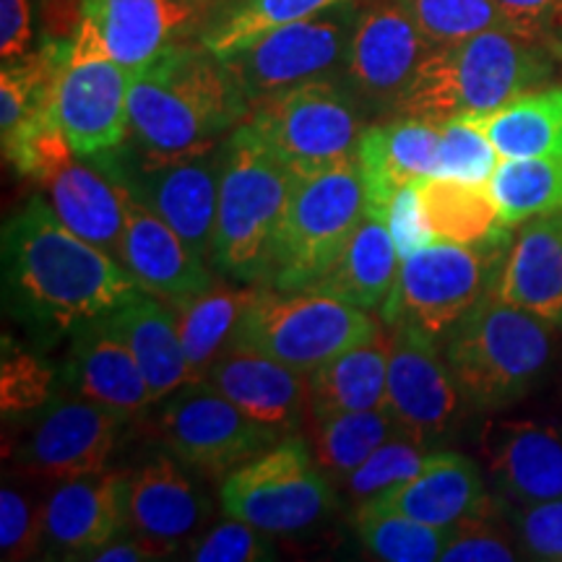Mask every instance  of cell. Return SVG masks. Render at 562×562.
Segmentation results:
<instances>
[{
  "label": "cell",
  "instance_id": "51",
  "mask_svg": "<svg viewBox=\"0 0 562 562\" xmlns=\"http://www.w3.org/2000/svg\"><path fill=\"white\" fill-rule=\"evenodd\" d=\"M193 3H201V5H209V9H211V5H216V3H222V0H193Z\"/></svg>",
  "mask_w": 562,
  "mask_h": 562
},
{
  "label": "cell",
  "instance_id": "22",
  "mask_svg": "<svg viewBox=\"0 0 562 562\" xmlns=\"http://www.w3.org/2000/svg\"><path fill=\"white\" fill-rule=\"evenodd\" d=\"M63 385L68 396L100 404L128 422L157 404L128 344L102 318L74 328Z\"/></svg>",
  "mask_w": 562,
  "mask_h": 562
},
{
  "label": "cell",
  "instance_id": "46",
  "mask_svg": "<svg viewBox=\"0 0 562 562\" xmlns=\"http://www.w3.org/2000/svg\"><path fill=\"white\" fill-rule=\"evenodd\" d=\"M513 537L526 558L562 560V497L529 505H508Z\"/></svg>",
  "mask_w": 562,
  "mask_h": 562
},
{
  "label": "cell",
  "instance_id": "39",
  "mask_svg": "<svg viewBox=\"0 0 562 562\" xmlns=\"http://www.w3.org/2000/svg\"><path fill=\"white\" fill-rule=\"evenodd\" d=\"M396 3L409 13L430 45H448L490 30L508 32L495 0H396Z\"/></svg>",
  "mask_w": 562,
  "mask_h": 562
},
{
  "label": "cell",
  "instance_id": "27",
  "mask_svg": "<svg viewBox=\"0 0 562 562\" xmlns=\"http://www.w3.org/2000/svg\"><path fill=\"white\" fill-rule=\"evenodd\" d=\"M495 294L562 328V211L521 224L505 252Z\"/></svg>",
  "mask_w": 562,
  "mask_h": 562
},
{
  "label": "cell",
  "instance_id": "7",
  "mask_svg": "<svg viewBox=\"0 0 562 562\" xmlns=\"http://www.w3.org/2000/svg\"><path fill=\"white\" fill-rule=\"evenodd\" d=\"M248 123L294 175L355 161L368 112L339 76H323L250 104Z\"/></svg>",
  "mask_w": 562,
  "mask_h": 562
},
{
  "label": "cell",
  "instance_id": "28",
  "mask_svg": "<svg viewBox=\"0 0 562 562\" xmlns=\"http://www.w3.org/2000/svg\"><path fill=\"white\" fill-rule=\"evenodd\" d=\"M37 186L68 229L121 261L125 191L108 172L91 159L74 154L47 172Z\"/></svg>",
  "mask_w": 562,
  "mask_h": 562
},
{
  "label": "cell",
  "instance_id": "9",
  "mask_svg": "<svg viewBox=\"0 0 562 562\" xmlns=\"http://www.w3.org/2000/svg\"><path fill=\"white\" fill-rule=\"evenodd\" d=\"M510 240L482 245L432 240L412 252L402 261L396 284L378 311L381 321L385 326L412 323L442 339L463 315L495 292Z\"/></svg>",
  "mask_w": 562,
  "mask_h": 562
},
{
  "label": "cell",
  "instance_id": "20",
  "mask_svg": "<svg viewBox=\"0 0 562 562\" xmlns=\"http://www.w3.org/2000/svg\"><path fill=\"white\" fill-rule=\"evenodd\" d=\"M480 451L495 495L508 505L562 497V427L539 419L492 422Z\"/></svg>",
  "mask_w": 562,
  "mask_h": 562
},
{
  "label": "cell",
  "instance_id": "32",
  "mask_svg": "<svg viewBox=\"0 0 562 562\" xmlns=\"http://www.w3.org/2000/svg\"><path fill=\"white\" fill-rule=\"evenodd\" d=\"M261 286L263 284H211L201 292L170 300L175 318H178L182 349L195 372V381H206L211 364L229 349L232 336Z\"/></svg>",
  "mask_w": 562,
  "mask_h": 562
},
{
  "label": "cell",
  "instance_id": "10",
  "mask_svg": "<svg viewBox=\"0 0 562 562\" xmlns=\"http://www.w3.org/2000/svg\"><path fill=\"white\" fill-rule=\"evenodd\" d=\"M222 508L271 537L297 533L336 508L334 480L315 461L311 440L286 435L222 482Z\"/></svg>",
  "mask_w": 562,
  "mask_h": 562
},
{
  "label": "cell",
  "instance_id": "16",
  "mask_svg": "<svg viewBox=\"0 0 562 562\" xmlns=\"http://www.w3.org/2000/svg\"><path fill=\"white\" fill-rule=\"evenodd\" d=\"M13 448V463L32 480L63 482L102 472L128 419L79 396H53L34 412Z\"/></svg>",
  "mask_w": 562,
  "mask_h": 562
},
{
  "label": "cell",
  "instance_id": "36",
  "mask_svg": "<svg viewBox=\"0 0 562 562\" xmlns=\"http://www.w3.org/2000/svg\"><path fill=\"white\" fill-rule=\"evenodd\" d=\"M396 432V419L389 406L307 419V438H311L315 461L331 480H347Z\"/></svg>",
  "mask_w": 562,
  "mask_h": 562
},
{
  "label": "cell",
  "instance_id": "23",
  "mask_svg": "<svg viewBox=\"0 0 562 562\" xmlns=\"http://www.w3.org/2000/svg\"><path fill=\"white\" fill-rule=\"evenodd\" d=\"M121 263L140 290L165 300L186 297L214 284L206 261H201L170 224L131 193H125Z\"/></svg>",
  "mask_w": 562,
  "mask_h": 562
},
{
  "label": "cell",
  "instance_id": "35",
  "mask_svg": "<svg viewBox=\"0 0 562 562\" xmlns=\"http://www.w3.org/2000/svg\"><path fill=\"white\" fill-rule=\"evenodd\" d=\"M357 0H222L211 5L199 42L220 60H229L256 40L311 19L315 13Z\"/></svg>",
  "mask_w": 562,
  "mask_h": 562
},
{
  "label": "cell",
  "instance_id": "41",
  "mask_svg": "<svg viewBox=\"0 0 562 562\" xmlns=\"http://www.w3.org/2000/svg\"><path fill=\"white\" fill-rule=\"evenodd\" d=\"M432 451L425 442L414 440L412 435L396 432L370 456L362 467H357L347 480H344V492L349 501L357 505L383 495L396 484L412 480L419 472L422 463Z\"/></svg>",
  "mask_w": 562,
  "mask_h": 562
},
{
  "label": "cell",
  "instance_id": "13",
  "mask_svg": "<svg viewBox=\"0 0 562 562\" xmlns=\"http://www.w3.org/2000/svg\"><path fill=\"white\" fill-rule=\"evenodd\" d=\"M360 3H341L256 40L224 66L250 104L297 83L339 76Z\"/></svg>",
  "mask_w": 562,
  "mask_h": 562
},
{
  "label": "cell",
  "instance_id": "43",
  "mask_svg": "<svg viewBox=\"0 0 562 562\" xmlns=\"http://www.w3.org/2000/svg\"><path fill=\"white\" fill-rule=\"evenodd\" d=\"M55 372L47 362L3 339V364H0V412L5 419L26 417L40 412L50 398Z\"/></svg>",
  "mask_w": 562,
  "mask_h": 562
},
{
  "label": "cell",
  "instance_id": "3",
  "mask_svg": "<svg viewBox=\"0 0 562 562\" xmlns=\"http://www.w3.org/2000/svg\"><path fill=\"white\" fill-rule=\"evenodd\" d=\"M554 58L558 55L539 42L505 30L432 45L393 117L446 125L497 110L524 91L550 81Z\"/></svg>",
  "mask_w": 562,
  "mask_h": 562
},
{
  "label": "cell",
  "instance_id": "30",
  "mask_svg": "<svg viewBox=\"0 0 562 562\" xmlns=\"http://www.w3.org/2000/svg\"><path fill=\"white\" fill-rule=\"evenodd\" d=\"M402 256L393 243L385 216L378 211H364V220L336 261L307 286L305 292L331 294L336 300L362 307V311H381L383 302L396 284Z\"/></svg>",
  "mask_w": 562,
  "mask_h": 562
},
{
  "label": "cell",
  "instance_id": "17",
  "mask_svg": "<svg viewBox=\"0 0 562 562\" xmlns=\"http://www.w3.org/2000/svg\"><path fill=\"white\" fill-rule=\"evenodd\" d=\"M131 81V70L108 53L70 47L55 79L50 112L79 157H100L128 140Z\"/></svg>",
  "mask_w": 562,
  "mask_h": 562
},
{
  "label": "cell",
  "instance_id": "15",
  "mask_svg": "<svg viewBox=\"0 0 562 562\" xmlns=\"http://www.w3.org/2000/svg\"><path fill=\"white\" fill-rule=\"evenodd\" d=\"M389 391L385 406L398 432L427 448L440 446L459 430L463 402L442 347L412 323L389 326Z\"/></svg>",
  "mask_w": 562,
  "mask_h": 562
},
{
  "label": "cell",
  "instance_id": "1",
  "mask_svg": "<svg viewBox=\"0 0 562 562\" xmlns=\"http://www.w3.org/2000/svg\"><path fill=\"white\" fill-rule=\"evenodd\" d=\"M140 286L121 261L34 199L3 227L5 311L50 334L74 331L136 297Z\"/></svg>",
  "mask_w": 562,
  "mask_h": 562
},
{
  "label": "cell",
  "instance_id": "48",
  "mask_svg": "<svg viewBox=\"0 0 562 562\" xmlns=\"http://www.w3.org/2000/svg\"><path fill=\"white\" fill-rule=\"evenodd\" d=\"M385 224H389L402 261L435 240L430 224L425 220V211H422L417 182L398 188L389 206H385Z\"/></svg>",
  "mask_w": 562,
  "mask_h": 562
},
{
  "label": "cell",
  "instance_id": "21",
  "mask_svg": "<svg viewBox=\"0 0 562 562\" xmlns=\"http://www.w3.org/2000/svg\"><path fill=\"white\" fill-rule=\"evenodd\" d=\"M206 381L258 425L286 438L311 419V375L250 349H227Z\"/></svg>",
  "mask_w": 562,
  "mask_h": 562
},
{
  "label": "cell",
  "instance_id": "8",
  "mask_svg": "<svg viewBox=\"0 0 562 562\" xmlns=\"http://www.w3.org/2000/svg\"><path fill=\"white\" fill-rule=\"evenodd\" d=\"M378 334L381 328L368 311L331 294L261 286L232 336L229 349L258 351L311 375L336 355Z\"/></svg>",
  "mask_w": 562,
  "mask_h": 562
},
{
  "label": "cell",
  "instance_id": "26",
  "mask_svg": "<svg viewBox=\"0 0 562 562\" xmlns=\"http://www.w3.org/2000/svg\"><path fill=\"white\" fill-rule=\"evenodd\" d=\"M440 151V125L414 121V117H391L370 123L357 149L368 209L385 216L398 188L435 178Z\"/></svg>",
  "mask_w": 562,
  "mask_h": 562
},
{
  "label": "cell",
  "instance_id": "31",
  "mask_svg": "<svg viewBox=\"0 0 562 562\" xmlns=\"http://www.w3.org/2000/svg\"><path fill=\"white\" fill-rule=\"evenodd\" d=\"M389 391V339L357 344L311 372V417L368 412L385 406Z\"/></svg>",
  "mask_w": 562,
  "mask_h": 562
},
{
  "label": "cell",
  "instance_id": "12",
  "mask_svg": "<svg viewBox=\"0 0 562 562\" xmlns=\"http://www.w3.org/2000/svg\"><path fill=\"white\" fill-rule=\"evenodd\" d=\"M157 438L180 463L209 476H227L281 440L209 381H191L161 398Z\"/></svg>",
  "mask_w": 562,
  "mask_h": 562
},
{
  "label": "cell",
  "instance_id": "5",
  "mask_svg": "<svg viewBox=\"0 0 562 562\" xmlns=\"http://www.w3.org/2000/svg\"><path fill=\"white\" fill-rule=\"evenodd\" d=\"M294 175L248 123L224 140L211 266L248 284L269 279L273 240L290 201Z\"/></svg>",
  "mask_w": 562,
  "mask_h": 562
},
{
  "label": "cell",
  "instance_id": "44",
  "mask_svg": "<svg viewBox=\"0 0 562 562\" xmlns=\"http://www.w3.org/2000/svg\"><path fill=\"white\" fill-rule=\"evenodd\" d=\"M271 533H266L248 521L227 516V521L214 524L206 533L188 542V560L195 562H266L277 560L271 544Z\"/></svg>",
  "mask_w": 562,
  "mask_h": 562
},
{
  "label": "cell",
  "instance_id": "14",
  "mask_svg": "<svg viewBox=\"0 0 562 562\" xmlns=\"http://www.w3.org/2000/svg\"><path fill=\"white\" fill-rule=\"evenodd\" d=\"M430 50V42L396 0H362L339 79L368 117H393Z\"/></svg>",
  "mask_w": 562,
  "mask_h": 562
},
{
  "label": "cell",
  "instance_id": "37",
  "mask_svg": "<svg viewBox=\"0 0 562 562\" xmlns=\"http://www.w3.org/2000/svg\"><path fill=\"white\" fill-rule=\"evenodd\" d=\"M490 193L508 227L562 211V154L503 159L490 178Z\"/></svg>",
  "mask_w": 562,
  "mask_h": 562
},
{
  "label": "cell",
  "instance_id": "24",
  "mask_svg": "<svg viewBox=\"0 0 562 562\" xmlns=\"http://www.w3.org/2000/svg\"><path fill=\"white\" fill-rule=\"evenodd\" d=\"M209 513L206 495L182 472L172 453L151 456L128 474L131 529L161 552H175L180 542H191Z\"/></svg>",
  "mask_w": 562,
  "mask_h": 562
},
{
  "label": "cell",
  "instance_id": "33",
  "mask_svg": "<svg viewBox=\"0 0 562 562\" xmlns=\"http://www.w3.org/2000/svg\"><path fill=\"white\" fill-rule=\"evenodd\" d=\"M487 133L503 159L562 154V87H537L497 110L469 117Z\"/></svg>",
  "mask_w": 562,
  "mask_h": 562
},
{
  "label": "cell",
  "instance_id": "38",
  "mask_svg": "<svg viewBox=\"0 0 562 562\" xmlns=\"http://www.w3.org/2000/svg\"><path fill=\"white\" fill-rule=\"evenodd\" d=\"M357 537L364 552L385 562H432L440 560L446 547L448 529L419 524L414 518L396 516V513L357 510L355 513Z\"/></svg>",
  "mask_w": 562,
  "mask_h": 562
},
{
  "label": "cell",
  "instance_id": "18",
  "mask_svg": "<svg viewBox=\"0 0 562 562\" xmlns=\"http://www.w3.org/2000/svg\"><path fill=\"white\" fill-rule=\"evenodd\" d=\"M209 5L193 0H81V21L131 74L172 47L199 40Z\"/></svg>",
  "mask_w": 562,
  "mask_h": 562
},
{
  "label": "cell",
  "instance_id": "40",
  "mask_svg": "<svg viewBox=\"0 0 562 562\" xmlns=\"http://www.w3.org/2000/svg\"><path fill=\"white\" fill-rule=\"evenodd\" d=\"M508 510L505 501L497 495H487L480 508L461 518L448 529L442 562H510L518 560L516 544L505 533Z\"/></svg>",
  "mask_w": 562,
  "mask_h": 562
},
{
  "label": "cell",
  "instance_id": "11",
  "mask_svg": "<svg viewBox=\"0 0 562 562\" xmlns=\"http://www.w3.org/2000/svg\"><path fill=\"white\" fill-rule=\"evenodd\" d=\"M224 144L186 157L138 151L125 140L117 149L91 157L125 193L161 216L201 261L211 263L220 203Z\"/></svg>",
  "mask_w": 562,
  "mask_h": 562
},
{
  "label": "cell",
  "instance_id": "49",
  "mask_svg": "<svg viewBox=\"0 0 562 562\" xmlns=\"http://www.w3.org/2000/svg\"><path fill=\"white\" fill-rule=\"evenodd\" d=\"M32 0H0V58L16 63L34 53Z\"/></svg>",
  "mask_w": 562,
  "mask_h": 562
},
{
  "label": "cell",
  "instance_id": "25",
  "mask_svg": "<svg viewBox=\"0 0 562 562\" xmlns=\"http://www.w3.org/2000/svg\"><path fill=\"white\" fill-rule=\"evenodd\" d=\"M487 501L482 469L469 456L432 451L412 480L357 505V510L396 513L419 524L451 529Z\"/></svg>",
  "mask_w": 562,
  "mask_h": 562
},
{
  "label": "cell",
  "instance_id": "50",
  "mask_svg": "<svg viewBox=\"0 0 562 562\" xmlns=\"http://www.w3.org/2000/svg\"><path fill=\"white\" fill-rule=\"evenodd\" d=\"M165 558V552L159 550L157 544H151L149 539H144L140 533L136 537H125L123 533H117L115 539H110L108 544L97 547V550H91L83 554L81 560H94V562H146V560H159Z\"/></svg>",
  "mask_w": 562,
  "mask_h": 562
},
{
  "label": "cell",
  "instance_id": "34",
  "mask_svg": "<svg viewBox=\"0 0 562 562\" xmlns=\"http://www.w3.org/2000/svg\"><path fill=\"white\" fill-rule=\"evenodd\" d=\"M422 211L435 240L459 245H482L510 240V227L487 186L451 178H427L417 182Z\"/></svg>",
  "mask_w": 562,
  "mask_h": 562
},
{
  "label": "cell",
  "instance_id": "47",
  "mask_svg": "<svg viewBox=\"0 0 562 562\" xmlns=\"http://www.w3.org/2000/svg\"><path fill=\"white\" fill-rule=\"evenodd\" d=\"M508 32L539 42L562 58V0H495Z\"/></svg>",
  "mask_w": 562,
  "mask_h": 562
},
{
  "label": "cell",
  "instance_id": "42",
  "mask_svg": "<svg viewBox=\"0 0 562 562\" xmlns=\"http://www.w3.org/2000/svg\"><path fill=\"white\" fill-rule=\"evenodd\" d=\"M503 157L480 125L469 117L440 125V151L435 178L487 186Z\"/></svg>",
  "mask_w": 562,
  "mask_h": 562
},
{
  "label": "cell",
  "instance_id": "45",
  "mask_svg": "<svg viewBox=\"0 0 562 562\" xmlns=\"http://www.w3.org/2000/svg\"><path fill=\"white\" fill-rule=\"evenodd\" d=\"M42 503H34L16 484L0 490V558L30 560L42 552Z\"/></svg>",
  "mask_w": 562,
  "mask_h": 562
},
{
  "label": "cell",
  "instance_id": "2",
  "mask_svg": "<svg viewBox=\"0 0 562 562\" xmlns=\"http://www.w3.org/2000/svg\"><path fill=\"white\" fill-rule=\"evenodd\" d=\"M250 102L224 60L182 42L133 74L128 144L159 157H186L222 146L248 117Z\"/></svg>",
  "mask_w": 562,
  "mask_h": 562
},
{
  "label": "cell",
  "instance_id": "29",
  "mask_svg": "<svg viewBox=\"0 0 562 562\" xmlns=\"http://www.w3.org/2000/svg\"><path fill=\"white\" fill-rule=\"evenodd\" d=\"M102 321L128 344L157 402L170 396L180 385L195 381L170 300L140 290L136 297L102 315Z\"/></svg>",
  "mask_w": 562,
  "mask_h": 562
},
{
  "label": "cell",
  "instance_id": "4",
  "mask_svg": "<svg viewBox=\"0 0 562 562\" xmlns=\"http://www.w3.org/2000/svg\"><path fill=\"white\" fill-rule=\"evenodd\" d=\"M547 326L492 292L442 336V355L469 409H505L537 389L552 360Z\"/></svg>",
  "mask_w": 562,
  "mask_h": 562
},
{
  "label": "cell",
  "instance_id": "19",
  "mask_svg": "<svg viewBox=\"0 0 562 562\" xmlns=\"http://www.w3.org/2000/svg\"><path fill=\"white\" fill-rule=\"evenodd\" d=\"M131 529L128 474L91 472L55 482L42 505V552L81 560Z\"/></svg>",
  "mask_w": 562,
  "mask_h": 562
},
{
  "label": "cell",
  "instance_id": "6",
  "mask_svg": "<svg viewBox=\"0 0 562 562\" xmlns=\"http://www.w3.org/2000/svg\"><path fill=\"white\" fill-rule=\"evenodd\" d=\"M364 211L368 193L357 159L297 175L273 240L266 286L279 292L307 290L336 261Z\"/></svg>",
  "mask_w": 562,
  "mask_h": 562
}]
</instances>
